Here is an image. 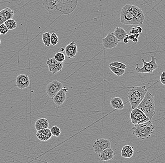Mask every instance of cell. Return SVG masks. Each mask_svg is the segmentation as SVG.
Here are the masks:
<instances>
[{
	"instance_id": "obj_1",
	"label": "cell",
	"mask_w": 165,
	"mask_h": 163,
	"mask_svg": "<svg viewBox=\"0 0 165 163\" xmlns=\"http://www.w3.org/2000/svg\"><path fill=\"white\" fill-rule=\"evenodd\" d=\"M43 4L46 10L52 15H68L77 6V1L75 0H45Z\"/></svg>"
},
{
	"instance_id": "obj_2",
	"label": "cell",
	"mask_w": 165,
	"mask_h": 163,
	"mask_svg": "<svg viewBox=\"0 0 165 163\" xmlns=\"http://www.w3.org/2000/svg\"><path fill=\"white\" fill-rule=\"evenodd\" d=\"M144 20V14L138 7L126 4L122 9L120 21L122 24L141 25L143 24Z\"/></svg>"
},
{
	"instance_id": "obj_3",
	"label": "cell",
	"mask_w": 165,
	"mask_h": 163,
	"mask_svg": "<svg viewBox=\"0 0 165 163\" xmlns=\"http://www.w3.org/2000/svg\"><path fill=\"white\" fill-rule=\"evenodd\" d=\"M146 86H136L130 88L128 93V101L132 110L137 108L148 92Z\"/></svg>"
},
{
	"instance_id": "obj_4",
	"label": "cell",
	"mask_w": 165,
	"mask_h": 163,
	"mask_svg": "<svg viewBox=\"0 0 165 163\" xmlns=\"http://www.w3.org/2000/svg\"><path fill=\"white\" fill-rule=\"evenodd\" d=\"M137 108L141 110L150 119H152L155 114L154 96L150 92H147L143 100L139 104Z\"/></svg>"
},
{
	"instance_id": "obj_5",
	"label": "cell",
	"mask_w": 165,
	"mask_h": 163,
	"mask_svg": "<svg viewBox=\"0 0 165 163\" xmlns=\"http://www.w3.org/2000/svg\"><path fill=\"white\" fill-rule=\"evenodd\" d=\"M132 134L141 140L149 138L154 130V126L152 119L148 121L138 125H134L132 128Z\"/></svg>"
},
{
	"instance_id": "obj_6",
	"label": "cell",
	"mask_w": 165,
	"mask_h": 163,
	"mask_svg": "<svg viewBox=\"0 0 165 163\" xmlns=\"http://www.w3.org/2000/svg\"><path fill=\"white\" fill-rule=\"evenodd\" d=\"M156 58L155 57L152 56L151 61L146 62L145 61L144 59L142 58V61L143 63V66L142 67L140 68L138 66V64H136L135 70L138 73L152 74L154 70L158 68V65L156 62Z\"/></svg>"
},
{
	"instance_id": "obj_7",
	"label": "cell",
	"mask_w": 165,
	"mask_h": 163,
	"mask_svg": "<svg viewBox=\"0 0 165 163\" xmlns=\"http://www.w3.org/2000/svg\"><path fill=\"white\" fill-rule=\"evenodd\" d=\"M130 116L131 121L134 125H138L146 123L150 119L141 110L137 108L132 110Z\"/></svg>"
},
{
	"instance_id": "obj_8",
	"label": "cell",
	"mask_w": 165,
	"mask_h": 163,
	"mask_svg": "<svg viewBox=\"0 0 165 163\" xmlns=\"http://www.w3.org/2000/svg\"><path fill=\"white\" fill-rule=\"evenodd\" d=\"M63 85L61 82L55 80L48 84L46 87L47 94L50 98L53 99L55 95L62 89Z\"/></svg>"
},
{
	"instance_id": "obj_9",
	"label": "cell",
	"mask_w": 165,
	"mask_h": 163,
	"mask_svg": "<svg viewBox=\"0 0 165 163\" xmlns=\"http://www.w3.org/2000/svg\"><path fill=\"white\" fill-rule=\"evenodd\" d=\"M109 148H111L110 141L104 138L97 139L93 145L94 152L97 154H99L103 151Z\"/></svg>"
},
{
	"instance_id": "obj_10",
	"label": "cell",
	"mask_w": 165,
	"mask_h": 163,
	"mask_svg": "<svg viewBox=\"0 0 165 163\" xmlns=\"http://www.w3.org/2000/svg\"><path fill=\"white\" fill-rule=\"evenodd\" d=\"M102 42L103 46L105 49H112L116 47L120 42L115 36L113 33H109L106 37L103 38Z\"/></svg>"
},
{
	"instance_id": "obj_11",
	"label": "cell",
	"mask_w": 165,
	"mask_h": 163,
	"mask_svg": "<svg viewBox=\"0 0 165 163\" xmlns=\"http://www.w3.org/2000/svg\"><path fill=\"white\" fill-rule=\"evenodd\" d=\"M47 64L49 71L53 74L61 71L64 66L62 63H59L56 61L54 58L48 59Z\"/></svg>"
},
{
	"instance_id": "obj_12",
	"label": "cell",
	"mask_w": 165,
	"mask_h": 163,
	"mask_svg": "<svg viewBox=\"0 0 165 163\" xmlns=\"http://www.w3.org/2000/svg\"><path fill=\"white\" fill-rule=\"evenodd\" d=\"M30 85L29 78L26 74H21L17 76L16 79V85L21 89L27 88Z\"/></svg>"
},
{
	"instance_id": "obj_13",
	"label": "cell",
	"mask_w": 165,
	"mask_h": 163,
	"mask_svg": "<svg viewBox=\"0 0 165 163\" xmlns=\"http://www.w3.org/2000/svg\"><path fill=\"white\" fill-rule=\"evenodd\" d=\"M66 55L69 59L74 58L77 53V47L75 42H71L65 48Z\"/></svg>"
},
{
	"instance_id": "obj_14",
	"label": "cell",
	"mask_w": 165,
	"mask_h": 163,
	"mask_svg": "<svg viewBox=\"0 0 165 163\" xmlns=\"http://www.w3.org/2000/svg\"><path fill=\"white\" fill-rule=\"evenodd\" d=\"M115 153L111 148H106L99 154V159L102 161L112 160L115 156Z\"/></svg>"
},
{
	"instance_id": "obj_15",
	"label": "cell",
	"mask_w": 165,
	"mask_h": 163,
	"mask_svg": "<svg viewBox=\"0 0 165 163\" xmlns=\"http://www.w3.org/2000/svg\"><path fill=\"white\" fill-rule=\"evenodd\" d=\"M36 135L42 141H47L52 137L51 131L49 128L44 129L43 130L38 131Z\"/></svg>"
},
{
	"instance_id": "obj_16",
	"label": "cell",
	"mask_w": 165,
	"mask_h": 163,
	"mask_svg": "<svg viewBox=\"0 0 165 163\" xmlns=\"http://www.w3.org/2000/svg\"><path fill=\"white\" fill-rule=\"evenodd\" d=\"M66 99V93L63 90H60L53 98V102L58 106H61Z\"/></svg>"
},
{
	"instance_id": "obj_17",
	"label": "cell",
	"mask_w": 165,
	"mask_h": 163,
	"mask_svg": "<svg viewBox=\"0 0 165 163\" xmlns=\"http://www.w3.org/2000/svg\"><path fill=\"white\" fill-rule=\"evenodd\" d=\"M110 105L113 109L119 110L124 109V108L123 101L120 97L111 98V99L110 100Z\"/></svg>"
},
{
	"instance_id": "obj_18",
	"label": "cell",
	"mask_w": 165,
	"mask_h": 163,
	"mask_svg": "<svg viewBox=\"0 0 165 163\" xmlns=\"http://www.w3.org/2000/svg\"><path fill=\"white\" fill-rule=\"evenodd\" d=\"M134 153V148L132 146L130 145H125L122 148V150L121 156L124 158H130L133 156Z\"/></svg>"
},
{
	"instance_id": "obj_19",
	"label": "cell",
	"mask_w": 165,
	"mask_h": 163,
	"mask_svg": "<svg viewBox=\"0 0 165 163\" xmlns=\"http://www.w3.org/2000/svg\"><path fill=\"white\" fill-rule=\"evenodd\" d=\"M49 122L48 119L45 118H42L36 120L35 123V128L37 131L43 130L44 129L48 128L49 127Z\"/></svg>"
},
{
	"instance_id": "obj_20",
	"label": "cell",
	"mask_w": 165,
	"mask_h": 163,
	"mask_svg": "<svg viewBox=\"0 0 165 163\" xmlns=\"http://www.w3.org/2000/svg\"><path fill=\"white\" fill-rule=\"evenodd\" d=\"M114 35L116 37L119 42H122L124 39L126 37L127 33L126 31L121 27H117L115 29L114 31Z\"/></svg>"
},
{
	"instance_id": "obj_21",
	"label": "cell",
	"mask_w": 165,
	"mask_h": 163,
	"mask_svg": "<svg viewBox=\"0 0 165 163\" xmlns=\"http://www.w3.org/2000/svg\"><path fill=\"white\" fill-rule=\"evenodd\" d=\"M0 14L6 21L8 20L12 19L14 12L9 8H6L0 11Z\"/></svg>"
},
{
	"instance_id": "obj_22",
	"label": "cell",
	"mask_w": 165,
	"mask_h": 163,
	"mask_svg": "<svg viewBox=\"0 0 165 163\" xmlns=\"http://www.w3.org/2000/svg\"><path fill=\"white\" fill-rule=\"evenodd\" d=\"M51 35V34L50 33L47 32V33H43L42 35V41L45 46L49 47L51 45V40H50Z\"/></svg>"
},
{
	"instance_id": "obj_23",
	"label": "cell",
	"mask_w": 165,
	"mask_h": 163,
	"mask_svg": "<svg viewBox=\"0 0 165 163\" xmlns=\"http://www.w3.org/2000/svg\"><path fill=\"white\" fill-rule=\"evenodd\" d=\"M4 24L9 30H13L17 27V22L13 19L8 20Z\"/></svg>"
},
{
	"instance_id": "obj_24",
	"label": "cell",
	"mask_w": 165,
	"mask_h": 163,
	"mask_svg": "<svg viewBox=\"0 0 165 163\" xmlns=\"http://www.w3.org/2000/svg\"><path fill=\"white\" fill-rule=\"evenodd\" d=\"M109 68L111 71L117 76H121L122 75H124V74H125V72L124 70L119 69L118 68L115 67L110 66V65H109Z\"/></svg>"
},
{
	"instance_id": "obj_25",
	"label": "cell",
	"mask_w": 165,
	"mask_h": 163,
	"mask_svg": "<svg viewBox=\"0 0 165 163\" xmlns=\"http://www.w3.org/2000/svg\"><path fill=\"white\" fill-rule=\"evenodd\" d=\"M54 58L58 62L62 63L65 61L66 57H65V55L64 53L59 52H57L55 54Z\"/></svg>"
},
{
	"instance_id": "obj_26",
	"label": "cell",
	"mask_w": 165,
	"mask_h": 163,
	"mask_svg": "<svg viewBox=\"0 0 165 163\" xmlns=\"http://www.w3.org/2000/svg\"><path fill=\"white\" fill-rule=\"evenodd\" d=\"M50 131H51L52 136H55V137H58L60 136V134L61 133L60 128L56 126L52 127Z\"/></svg>"
},
{
	"instance_id": "obj_27",
	"label": "cell",
	"mask_w": 165,
	"mask_h": 163,
	"mask_svg": "<svg viewBox=\"0 0 165 163\" xmlns=\"http://www.w3.org/2000/svg\"><path fill=\"white\" fill-rule=\"evenodd\" d=\"M109 65L124 70L127 68V66L125 64L121 63V62H112L109 64Z\"/></svg>"
},
{
	"instance_id": "obj_28",
	"label": "cell",
	"mask_w": 165,
	"mask_h": 163,
	"mask_svg": "<svg viewBox=\"0 0 165 163\" xmlns=\"http://www.w3.org/2000/svg\"><path fill=\"white\" fill-rule=\"evenodd\" d=\"M50 40H51V44L53 46L56 45L59 42V38L58 37L57 35L55 33H52Z\"/></svg>"
},
{
	"instance_id": "obj_29",
	"label": "cell",
	"mask_w": 165,
	"mask_h": 163,
	"mask_svg": "<svg viewBox=\"0 0 165 163\" xmlns=\"http://www.w3.org/2000/svg\"><path fill=\"white\" fill-rule=\"evenodd\" d=\"M9 31V29H8L6 26H5L4 24L0 25V33L2 35H6Z\"/></svg>"
},
{
	"instance_id": "obj_30",
	"label": "cell",
	"mask_w": 165,
	"mask_h": 163,
	"mask_svg": "<svg viewBox=\"0 0 165 163\" xmlns=\"http://www.w3.org/2000/svg\"><path fill=\"white\" fill-rule=\"evenodd\" d=\"M160 82L165 86V71H163L160 76Z\"/></svg>"
},
{
	"instance_id": "obj_31",
	"label": "cell",
	"mask_w": 165,
	"mask_h": 163,
	"mask_svg": "<svg viewBox=\"0 0 165 163\" xmlns=\"http://www.w3.org/2000/svg\"><path fill=\"white\" fill-rule=\"evenodd\" d=\"M130 33L131 35H136V34H137V33H137V30L135 28V27H133L132 28V29L130 31Z\"/></svg>"
},
{
	"instance_id": "obj_32",
	"label": "cell",
	"mask_w": 165,
	"mask_h": 163,
	"mask_svg": "<svg viewBox=\"0 0 165 163\" xmlns=\"http://www.w3.org/2000/svg\"><path fill=\"white\" fill-rule=\"evenodd\" d=\"M5 22V20L4 19L1 14H0V25H2L4 23V22Z\"/></svg>"
},
{
	"instance_id": "obj_33",
	"label": "cell",
	"mask_w": 165,
	"mask_h": 163,
	"mask_svg": "<svg viewBox=\"0 0 165 163\" xmlns=\"http://www.w3.org/2000/svg\"><path fill=\"white\" fill-rule=\"evenodd\" d=\"M137 31V33H142V31H143V29H142V28L140 27V26H137V28L136 29Z\"/></svg>"
},
{
	"instance_id": "obj_34",
	"label": "cell",
	"mask_w": 165,
	"mask_h": 163,
	"mask_svg": "<svg viewBox=\"0 0 165 163\" xmlns=\"http://www.w3.org/2000/svg\"><path fill=\"white\" fill-rule=\"evenodd\" d=\"M135 38V35H129V40H130L131 41H132Z\"/></svg>"
},
{
	"instance_id": "obj_35",
	"label": "cell",
	"mask_w": 165,
	"mask_h": 163,
	"mask_svg": "<svg viewBox=\"0 0 165 163\" xmlns=\"http://www.w3.org/2000/svg\"><path fill=\"white\" fill-rule=\"evenodd\" d=\"M122 42H124V43L127 44V43H128V40L126 38H125Z\"/></svg>"
},
{
	"instance_id": "obj_36",
	"label": "cell",
	"mask_w": 165,
	"mask_h": 163,
	"mask_svg": "<svg viewBox=\"0 0 165 163\" xmlns=\"http://www.w3.org/2000/svg\"><path fill=\"white\" fill-rule=\"evenodd\" d=\"M64 91H65L66 93L68 92V88L67 87H64L62 88V89Z\"/></svg>"
},
{
	"instance_id": "obj_37",
	"label": "cell",
	"mask_w": 165,
	"mask_h": 163,
	"mask_svg": "<svg viewBox=\"0 0 165 163\" xmlns=\"http://www.w3.org/2000/svg\"><path fill=\"white\" fill-rule=\"evenodd\" d=\"M132 41H133L134 42H135V43H137V42H138V39H137V38H135L134 39L132 40Z\"/></svg>"
},
{
	"instance_id": "obj_38",
	"label": "cell",
	"mask_w": 165,
	"mask_h": 163,
	"mask_svg": "<svg viewBox=\"0 0 165 163\" xmlns=\"http://www.w3.org/2000/svg\"><path fill=\"white\" fill-rule=\"evenodd\" d=\"M139 33H137V34H136V35H135V38H137V39H138V37H139Z\"/></svg>"
},
{
	"instance_id": "obj_39",
	"label": "cell",
	"mask_w": 165,
	"mask_h": 163,
	"mask_svg": "<svg viewBox=\"0 0 165 163\" xmlns=\"http://www.w3.org/2000/svg\"><path fill=\"white\" fill-rule=\"evenodd\" d=\"M60 51H61V52H63L64 51H65V49H64V48H61L60 49Z\"/></svg>"
},
{
	"instance_id": "obj_40",
	"label": "cell",
	"mask_w": 165,
	"mask_h": 163,
	"mask_svg": "<svg viewBox=\"0 0 165 163\" xmlns=\"http://www.w3.org/2000/svg\"><path fill=\"white\" fill-rule=\"evenodd\" d=\"M1 43V40H0V44Z\"/></svg>"
},
{
	"instance_id": "obj_41",
	"label": "cell",
	"mask_w": 165,
	"mask_h": 163,
	"mask_svg": "<svg viewBox=\"0 0 165 163\" xmlns=\"http://www.w3.org/2000/svg\"><path fill=\"white\" fill-rule=\"evenodd\" d=\"M1 35V33H0V35Z\"/></svg>"
}]
</instances>
